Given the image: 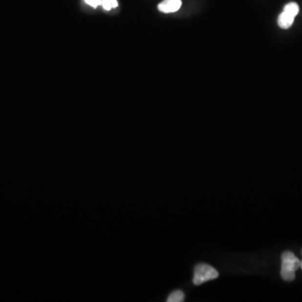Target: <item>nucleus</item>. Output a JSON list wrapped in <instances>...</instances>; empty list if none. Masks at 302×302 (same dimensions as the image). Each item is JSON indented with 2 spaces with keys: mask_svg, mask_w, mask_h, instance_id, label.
<instances>
[{
  "mask_svg": "<svg viewBox=\"0 0 302 302\" xmlns=\"http://www.w3.org/2000/svg\"><path fill=\"white\" fill-rule=\"evenodd\" d=\"M280 275L285 281H292L296 278V270L301 266V261L292 252L285 251L281 255Z\"/></svg>",
  "mask_w": 302,
  "mask_h": 302,
  "instance_id": "f257e3e1",
  "label": "nucleus"
},
{
  "mask_svg": "<svg viewBox=\"0 0 302 302\" xmlns=\"http://www.w3.org/2000/svg\"><path fill=\"white\" fill-rule=\"evenodd\" d=\"M219 276L217 270L209 264H199L194 269V277L193 284L195 285H200L205 282L212 280H215Z\"/></svg>",
  "mask_w": 302,
  "mask_h": 302,
  "instance_id": "f03ea898",
  "label": "nucleus"
},
{
  "mask_svg": "<svg viewBox=\"0 0 302 302\" xmlns=\"http://www.w3.org/2000/svg\"><path fill=\"white\" fill-rule=\"evenodd\" d=\"M182 5L181 0H164L158 4V9L160 12L165 14L175 13L181 9Z\"/></svg>",
  "mask_w": 302,
  "mask_h": 302,
  "instance_id": "7ed1b4c3",
  "label": "nucleus"
},
{
  "mask_svg": "<svg viewBox=\"0 0 302 302\" xmlns=\"http://www.w3.org/2000/svg\"><path fill=\"white\" fill-rule=\"evenodd\" d=\"M295 18V16L283 10V12L279 16L278 25L284 30L289 29L293 24Z\"/></svg>",
  "mask_w": 302,
  "mask_h": 302,
  "instance_id": "20e7f679",
  "label": "nucleus"
},
{
  "mask_svg": "<svg viewBox=\"0 0 302 302\" xmlns=\"http://www.w3.org/2000/svg\"><path fill=\"white\" fill-rule=\"evenodd\" d=\"M185 295L181 290H175L170 295L167 302H184Z\"/></svg>",
  "mask_w": 302,
  "mask_h": 302,
  "instance_id": "39448f33",
  "label": "nucleus"
},
{
  "mask_svg": "<svg viewBox=\"0 0 302 302\" xmlns=\"http://www.w3.org/2000/svg\"><path fill=\"white\" fill-rule=\"evenodd\" d=\"M284 11L289 13L290 15H293L295 17H296V15H298V13L300 11L299 5L296 3H288L284 8Z\"/></svg>",
  "mask_w": 302,
  "mask_h": 302,
  "instance_id": "423d86ee",
  "label": "nucleus"
},
{
  "mask_svg": "<svg viewBox=\"0 0 302 302\" xmlns=\"http://www.w3.org/2000/svg\"><path fill=\"white\" fill-rule=\"evenodd\" d=\"M102 6L105 10L109 11L112 9H115L119 6L118 0H102Z\"/></svg>",
  "mask_w": 302,
  "mask_h": 302,
  "instance_id": "0eeeda50",
  "label": "nucleus"
},
{
  "mask_svg": "<svg viewBox=\"0 0 302 302\" xmlns=\"http://www.w3.org/2000/svg\"><path fill=\"white\" fill-rule=\"evenodd\" d=\"M84 1L85 3L94 9L98 8L99 5H102V0H84Z\"/></svg>",
  "mask_w": 302,
  "mask_h": 302,
  "instance_id": "6e6552de",
  "label": "nucleus"
},
{
  "mask_svg": "<svg viewBox=\"0 0 302 302\" xmlns=\"http://www.w3.org/2000/svg\"><path fill=\"white\" fill-rule=\"evenodd\" d=\"M301 268H302V261H301Z\"/></svg>",
  "mask_w": 302,
  "mask_h": 302,
  "instance_id": "1a4fd4ad",
  "label": "nucleus"
}]
</instances>
